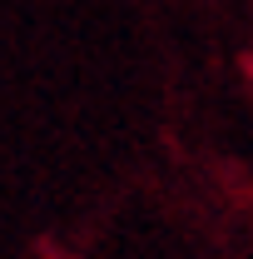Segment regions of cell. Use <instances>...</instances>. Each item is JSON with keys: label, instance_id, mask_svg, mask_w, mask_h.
I'll return each mask as SVG.
<instances>
[]
</instances>
